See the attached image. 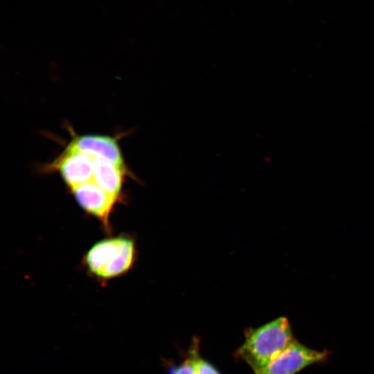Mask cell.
<instances>
[{
    "instance_id": "6da1fadb",
    "label": "cell",
    "mask_w": 374,
    "mask_h": 374,
    "mask_svg": "<svg viewBox=\"0 0 374 374\" xmlns=\"http://www.w3.org/2000/svg\"><path fill=\"white\" fill-rule=\"evenodd\" d=\"M294 341L288 319L280 317L259 327L246 329L244 342L235 350L234 357L244 362L256 373Z\"/></svg>"
},
{
    "instance_id": "7a4b0ae2",
    "label": "cell",
    "mask_w": 374,
    "mask_h": 374,
    "mask_svg": "<svg viewBox=\"0 0 374 374\" xmlns=\"http://www.w3.org/2000/svg\"><path fill=\"white\" fill-rule=\"evenodd\" d=\"M132 238L120 235L101 240L86 253L84 264L90 274L108 280L127 273L135 259Z\"/></svg>"
},
{
    "instance_id": "3957f363",
    "label": "cell",
    "mask_w": 374,
    "mask_h": 374,
    "mask_svg": "<svg viewBox=\"0 0 374 374\" xmlns=\"http://www.w3.org/2000/svg\"><path fill=\"white\" fill-rule=\"evenodd\" d=\"M93 159L89 154L64 148L52 162L44 165L41 170L43 173L58 172L71 189L92 180Z\"/></svg>"
},
{
    "instance_id": "277c9868",
    "label": "cell",
    "mask_w": 374,
    "mask_h": 374,
    "mask_svg": "<svg viewBox=\"0 0 374 374\" xmlns=\"http://www.w3.org/2000/svg\"><path fill=\"white\" fill-rule=\"evenodd\" d=\"M69 130L71 139L65 148L89 154L93 158L107 160L121 168L128 170L119 145V140L123 134L114 136L96 134L79 135L75 134L71 128Z\"/></svg>"
},
{
    "instance_id": "5b68a950",
    "label": "cell",
    "mask_w": 374,
    "mask_h": 374,
    "mask_svg": "<svg viewBox=\"0 0 374 374\" xmlns=\"http://www.w3.org/2000/svg\"><path fill=\"white\" fill-rule=\"evenodd\" d=\"M327 356V351L312 349L295 340L254 374H296L307 366L323 361Z\"/></svg>"
},
{
    "instance_id": "8992f818",
    "label": "cell",
    "mask_w": 374,
    "mask_h": 374,
    "mask_svg": "<svg viewBox=\"0 0 374 374\" xmlns=\"http://www.w3.org/2000/svg\"><path fill=\"white\" fill-rule=\"evenodd\" d=\"M79 205L87 213L98 218L109 231V215L118 202L92 180L71 189Z\"/></svg>"
},
{
    "instance_id": "52a82bcc",
    "label": "cell",
    "mask_w": 374,
    "mask_h": 374,
    "mask_svg": "<svg viewBox=\"0 0 374 374\" xmlns=\"http://www.w3.org/2000/svg\"><path fill=\"white\" fill-rule=\"evenodd\" d=\"M129 170L100 158H94L92 181L118 201L121 199L125 177Z\"/></svg>"
},
{
    "instance_id": "ba28073f",
    "label": "cell",
    "mask_w": 374,
    "mask_h": 374,
    "mask_svg": "<svg viewBox=\"0 0 374 374\" xmlns=\"http://www.w3.org/2000/svg\"><path fill=\"white\" fill-rule=\"evenodd\" d=\"M199 352V339L194 337L188 355L173 371L172 374H197L196 355Z\"/></svg>"
},
{
    "instance_id": "9c48e42d",
    "label": "cell",
    "mask_w": 374,
    "mask_h": 374,
    "mask_svg": "<svg viewBox=\"0 0 374 374\" xmlns=\"http://www.w3.org/2000/svg\"><path fill=\"white\" fill-rule=\"evenodd\" d=\"M196 366L197 374H220L211 363L200 356L199 352L196 355Z\"/></svg>"
}]
</instances>
